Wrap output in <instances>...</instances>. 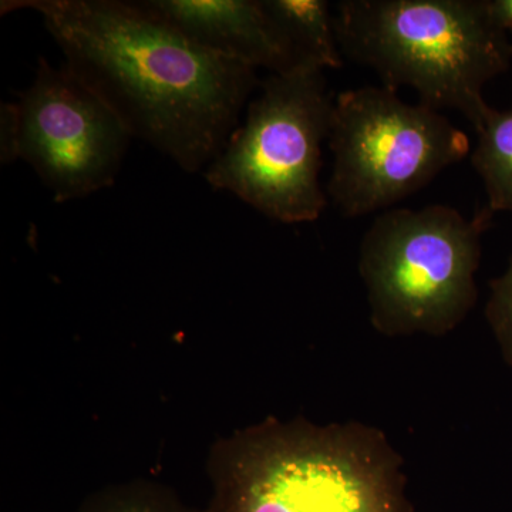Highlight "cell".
<instances>
[{
	"instance_id": "cell-2",
	"label": "cell",
	"mask_w": 512,
	"mask_h": 512,
	"mask_svg": "<svg viewBox=\"0 0 512 512\" xmlns=\"http://www.w3.org/2000/svg\"><path fill=\"white\" fill-rule=\"evenodd\" d=\"M204 512H414L384 431L274 416L212 444Z\"/></svg>"
},
{
	"instance_id": "cell-5",
	"label": "cell",
	"mask_w": 512,
	"mask_h": 512,
	"mask_svg": "<svg viewBox=\"0 0 512 512\" xmlns=\"http://www.w3.org/2000/svg\"><path fill=\"white\" fill-rule=\"evenodd\" d=\"M259 89L244 124L205 168V180L272 220L316 221L328 205L319 175L335 103L325 70L271 74Z\"/></svg>"
},
{
	"instance_id": "cell-12",
	"label": "cell",
	"mask_w": 512,
	"mask_h": 512,
	"mask_svg": "<svg viewBox=\"0 0 512 512\" xmlns=\"http://www.w3.org/2000/svg\"><path fill=\"white\" fill-rule=\"evenodd\" d=\"M490 288L485 318L490 323L505 363L512 366V256L507 271L493 279Z\"/></svg>"
},
{
	"instance_id": "cell-6",
	"label": "cell",
	"mask_w": 512,
	"mask_h": 512,
	"mask_svg": "<svg viewBox=\"0 0 512 512\" xmlns=\"http://www.w3.org/2000/svg\"><path fill=\"white\" fill-rule=\"evenodd\" d=\"M328 141L326 194L348 218L390 210L470 154V138L444 114L386 86L340 93Z\"/></svg>"
},
{
	"instance_id": "cell-4",
	"label": "cell",
	"mask_w": 512,
	"mask_h": 512,
	"mask_svg": "<svg viewBox=\"0 0 512 512\" xmlns=\"http://www.w3.org/2000/svg\"><path fill=\"white\" fill-rule=\"evenodd\" d=\"M493 215L485 207L467 218L439 204L380 212L359 249L373 328L387 338L453 332L476 305L481 238Z\"/></svg>"
},
{
	"instance_id": "cell-1",
	"label": "cell",
	"mask_w": 512,
	"mask_h": 512,
	"mask_svg": "<svg viewBox=\"0 0 512 512\" xmlns=\"http://www.w3.org/2000/svg\"><path fill=\"white\" fill-rule=\"evenodd\" d=\"M35 10L64 66L146 141L187 173L215 160L261 86L256 70L188 39L144 2L8 0Z\"/></svg>"
},
{
	"instance_id": "cell-8",
	"label": "cell",
	"mask_w": 512,
	"mask_h": 512,
	"mask_svg": "<svg viewBox=\"0 0 512 512\" xmlns=\"http://www.w3.org/2000/svg\"><path fill=\"white\" fill-rule=\"evenodd\" d=\"M144 5L197 45L252 69L286 74L306 66L262 0H146Z\"/></svg>"
},
{
	"instance_id": "cell-7",
	"label": "cell",
	"mask_w": 512,
	"mask_h": 512,
	"mask_svg": "<svg viewBox=\"0 0 512 512\" xmlns=\"http://www.w3.org/2000/svg\"><path fill=\"white\" fill-rule=\"evenodd\" d=\"M131 134L106 103L66 66L40 57L36 79L18 103L2 104L0 157L26 161L57 202L109 188Z\"/></svg>"
},
{
	"instance_id": "cell-9",
	"label": "cell",
	"mask_w": 512,
	"mask_h": 512,
	"mask_svg": "<svg viewBox=\"0 0 512 512\" xmlns=\"http://www.w3.org/2000/svg\"><path fill=\"white\" fill-rule=\"evenodd\" d=\"M266 12L306 66L340 69L335 15L325 0H262Z\"/></svg>"
},
{
	"instance_id": "cell-11",
	"label": "cell",
	"mask_w": 512,
	"mask_h": 512,
	"mask_svg": "<svg viewBox=\"0 0 512 512\" xmlns=\"http://www.w3.org/2000/svg\"><path fill=\"white\" fill-rule=\"evenodd\" d=\"M76 512H204L188 507L174 490L157 481L137 478L106 485L84 498Z\"/></svg>"
},
{
	"instance_id": "cell-13",
	"label": "cell",
	"mask_w": 512,
	"mask_h": 512,
	"mask_svg": "<svg viewBox=\"0 0 512 512\" xmlns=\"http://www.w3.org/2000/svg\"><path fill=\"white\" fill-rule=\"evenodd\" d=\"M487 2L495 25L505 33H512V0H487Z\"/></svg>"
},
{
	"instance_id": "cell-3",
	"label": "cell",
	"mask_w": 512,
	"mask_h": 512,
	"mask_svg": "<svg viewBox=\"0 0 512 512\" xmlns=\"http://www.w3.org/2000/svg\"><path fill=\"white\" fill-rule=\"evenodd\" d=\"M336 9L343 56L375 70L383 86L412 87L423 106L481 126L491 107L485 84L512 60L487 0H342Z\"/></svg>"
},
{
	"instance_id": "cell-10",
	"label": "cell",
	"mask_w": 512,
	"mask_h": 512,
	"mask_svg": "<svg viewBox=\"0 0 512 512\" xmlns=\"http://www.w3.org/2000/svg\"><path fill=\"white\" fill-rule=\"evenodd\" d=\"M476 131L471 164L483 180L488 210L512 212V107H490Z\"/></svg>"
}]
</instances>
